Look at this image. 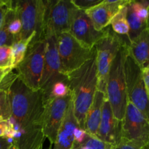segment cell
<instances>
[{"label":"cell","mask_w":149,"mask_h":149,"mask_svg":"<svg viewBox=\"0 0 149 149\" xmlns=\"http://www.w3.org/2000/svg\"><path fill=\"white\" fill-rule=\"evenodd\" d=\"M13 128V146L17 149H42L45 141L42 123L45 100L40 90L29 89L18 77L8 88Z\"/></svg>","instance_id":"6da1fadb"},{"label":"cell","mask_w":149,"mask_h":149,"mask_svg":"<svg viewBox=\"0 0 149 149\" xmlns=\"http://www.w3.org/2000/svg\"><path fill=\"white\" fill-rule=\"evenodd\" d=\"M66 77L75 118L79 127L84 130L86 116L97 90L96 52L90 61Z\"/></svg>","instance_id":"7a4b0ae2"},{"label":"cell","mask_w":149,"mask_h":149,"mask_svg":"<svg viewBox=\"0 0 149 149\" xmlns=\"http://www.w3.org/2000/svg\"><path fill=\"white\" fill-rule=\"evenodd\" d=\"M13 5L22 24L20 33L15 36V41L33 37L31 42L45 38V17L46 3L43 0L13 1ZM14 41V42H15Z\"/></svg>","instance_id":"3957f363"},{"label":"cell","mask_w":149,"mask_h":149,"mask_svg":"<svg viewBox=\"0 0 149 149\" xmlns=\"http://www.w3.org/2000/svg\"><path fill=\"white\" fill-rule=\"evenodd\" d=\"M127 46V45H123L116 54L112 63L106 84V97L110 103L113 116L119 121L124 119L128 102L124 68Z\"/></svg>","instance_id":"277c9868"},{"label":"cell","mask_w":149,"mask_h":149,"mask_svg":"<svg viewBox=\"0 0 149 149\" xmlns=\"http://www.w3.org/2000/svg\"><path fill=\"white\" fill-rule=\"evenodd\" d=\"M125 39L107 29V33L95 45L97 76V91L106 95V84L112 63L123 45H129Z\"/></svg>","instance_id":"5b68a950"},{"label":"cell","mask_w":149,"mask_h":149,"mask_svg":"<svg viewBox=\"0 0 149 149\" xmlns=\"http://www.w3.org/2000/svg\"><path fill=\"white\" fill-rule=\"evenodd\" d=\"M58 51L61 65V72L67 74L82 66L95 54L93 49L84 46L69 32H64L57 36Z\"/></svg>","instance_id":"8992f818"},{"label":"cell","mask_w":149,"mask_h":149,"mask_svg":"<svg viewBox=\"0 0 149 149\" xmlns=\"http://www.w3.org/2000/svg\"><path fill=\"white\" fill-rule=\"evenodd\" d=\"M46 39L31 42L23 61L15 69L18 78L33 91L39 90L45 63Z\"/></svg>","instance_id":"52a82bcc"},{"label":"cell","mask_w":149,"mask_h":149,"mask_svg":"<svg viewBox=\"0 0 149 149\" xmlns=\"http://www.w3.org/2000/svg\"><path fill=\"white\" fill-rule=\"evenodd\" d=\"M124 68L128 101L132 103L149 121V98L143 79L142 68L131 56L127 47Z\"/></svg>","instance_id":"ba28073f"},{"label":"cell","mask_w":149,"mask_h":149,"mask_svg":"<svg viewBox=\"0 0 149 149\" xmlns=\"http://www.w3.org/2000/svg\"><path fill=\"white\" fill-rule=\"evenodd\" d=\"M45 38L49 36H58L61 33L69 31L73 14L77 9L71 1H45Z\"/></svg>","instance_id":"9c48e42d"},{"label":"cell","mask_w":149,"mask_h":149,"mask_svg":"<svg viewBox=\"0 0 149 149\" xmlns=\"http://www.w3.org/2000/svg\"><path fill=\"white\" fill-rule=\"evenodd\" d=\"M46 39V49L45 63L39 90L43 95L45 102L49 99L52 87L57 81L67 79V77L61 72V65L58 51L56 36H49Z\"/></svg>","instance_id":"30bf717a"},{"label":"cell","mask_w":149,"mask_h":149,"mask_svg":"<svg viewBox=\"0 0 149 149\" xmlns=\"http://www.w3.org/2000/svg\"><path fill=\"white\" fill-rule=\"evenodd\" d=\"M122 136L142 148L149 142V121L129 101L122 121Z\"/></svg>","instance_id":"8fae6325"},{"label":"cell","mask_w":149,"mask_h":149,"mask_svg":"<svg viewBox=\"0 0 149 149\" xmlns=\"http://www.w3.org/2000/svg\"><path fill=\"white\" fill-rule=\"evenodd\" d=\"M71 101L70 93L65 97L49 98L45 102L42 128L44 137L49 140L50 146L56 141L58 131Z\"/></svg>","instance_id":"7c38bea8"},{"label":"cell","mask_w":149,"mask_h":149,"mask_svg":"<svg viewBox=\"0 0 149 149\" xmlns=\"http://www.w3.org/2000/svg\"><path fill=\"white\" fill-rule=\"evenodd\" d=\"M107 29L102 31H97L85 12L77 8L73 14L68 32L80 43L93 49L106 34Z\"/></svg>","instance_id":"4fadbf2b"},{"label":"cell","mask_w":149,"mask_h":149,"mask_svg":"<svg viewBox=\"0 0 149 149\" xmlns=\"http://www.w3.org/2000/svg\"><path fill=\"white\" fill-rule=\"evenodd\" d=\"M130 2L131 0H103L101 3L84 12L95 29L98 31H102L110 26L115 15Z\"/></svg>","instance_id":"5bb4252c"},{"label":"cell","mask_w":149,"mask_h":149,"mask_svg":"<svg viewBox=\"0 0 149 149\" xmlns=\"http://www.w3.org/2000/svg\"><path fill=\"white\" fill-rule=\"evenodd\" d=\"M97 138L107 144L115 146L122 140V121L113 116L107 97L102 108L101 119L97 132Z\"/></svg>","instance_id":"9a60e30c"},{"label":"cell","mask_w":149,"mask_h":149,"mask_svg":"<svg viewBox=\"0 0 149 149\" xmlns=\"http://www.w3.org/2000/svg\"><path fill=\"white\" fill-rule=\"evenodd\" d=\"M79 127L74 113L72 100L68 106L65 117L62 122L56 141L49 149H73L74 146V131Z\"/></svg>","instance_id":"2e32d148"},{"label":"cell","mask_w":149,"mask_h":149,"mask_svg":"<svg viewBox=\"0 0 149 149\" xmlns=\"http://www.w3.org/2000/svg\"><path fill=\"white\" fill-rule=\"evenodd\" d=\"M106 95L100 91L95 93L92 105L87 113L84 123V130L87 135L97 138V132L101 119L102 108Z\"/></svg>","instance_id":"e0dca14e"},{"label":"cell","mask_w":149,"mask_h":149,"mask_svg":"<svg viewBox=\"0 0 149 149\" xmlns=\"http://www.w3.org/2000/svg\"><path fill=\"white\" fill-rule=\"evenodd\" d=\"M131 56L141 68L149 65V29H146L127 46Z\"/></svg>","instance_id":"ac0fdd59"},{"label":"cell","mask_w":149,"mask_h":149,"mask_svg":"<svg viewBox=\"0 0 149 149\" xmlns=\"http://www.w3.org/2000/svg\"><path fill=\"white\" fill-rule=\"evenodd\" d=\"M16 77L17 74H15L13 70L6 76L0 85V118L5 120H8L11 116L8 88Z\"/></svg>","instance_id":"d6986e66"},{"label":"cell","mask_w":149,"mask_h":149,"mask_svg":"<svg viewBox=\"0 0 149 149\" xmlns=\"http://www.w3.org/2000/svg\"><path fill=\"white\" fill-rule=\"evenodd\" d=\"M130 3L127 5V19L130 28L129 33L127 36L129 42H132L135 38L138 37L141 32L146 29V23L143 22L136 15L131 7Z\"/></svg>","instance_id":"ffe728a7"},{"label":"cell","mask_w":149,"mask_h":149,"mask_svg":"<svg viewBox=\"0 0 149 149\" xmlns=\"http://www.w3.org/2000/svg\"><path fill=\"white\" fill-rule=\"evenodd\" d=\"M127 6L120 10L117 14L115 15L111 21L110 26H111L112 30L119 36H127L129 33L130 28L127 19Z\"/></svg>","instance_id":"44dd1931"},{"label":"cell","mask_w":149,"mask_h":149,"mask_svg":"<svg viewBox=\"0 0 149 149\" xmlns=\"http://www.w3.org/2000/svg\"><path fill=\"white\" fill-rule=\"evenodd\" d=\"M33 38L31 37L23 40L15 41L13 42L11 46L13 58V69H15L23 60L27 52L29 45L33 41Z\"/></svg>","instance_id":"7402d4cb"},{"label":"cell","mask_w":149,"mask_h":149,"mask_svg":"<svg viewBox=\"0 0 149 149\" xmlns=\"http://www.w3.org/2000/svg\"><path fill=\"white\" fill-rule=\"evenodd\" d=\"M134 13L144 23H146L148 17L149 1H132L130 3Z\"/></svg>","instance_id":"603a6c76"},{"label":"cell","mask_w":149,"mask_h":149,"mask_svg":"<svg viewBox=\"0 0 149 149\" xmlns=\"http://www.w3.org/2000/svg\"><path fill=\"white\" fill-rule=\"evenodd\" d=\"M70 94L67 79L57 81L53 84L50 90L49 98L53 97H62Z\"/></svg>","instance_id":"cb8c5ba5"},{"label":"cell","mask_w":149,"mask_h":149,"mask_svg":"<svg viewBox=\"0 0 149 149\" xmlns=\"http://www.w3.org/2000/svg\"><path fill=\"white\" fill-rule=\"evenodd\" d=\"M13 58L11 46L0 47V68H13Z\"/></svg>","instance_id":"d4e9b609"},{"label":"cell","mask_w":149,"mask_h":149,"mask_svg":"<svg viewBox=\"0 0 149 149\" xmlns=\"http://www.w3.org/2000/svg\"><path fill=\"white\" fill-rule=\"evenodd\" d=\"M8 21L9 17L8 13H7L2 25L0 27V47L12 46V45H13L15 41V36L10 34L8 32V30H7Z\"/></svg>","instance_id":"484cf974"},{"label":"cell","mask_w":149,"mask_h":149,"mask_svg":"<svg viewBox=\"0 0 149 149\" xmlns=\"http://www.w3.org/2000/svg\"><path fill=\"white\" fill-rule=\"evenodd\" d=\"M80 146L87 147L88 149H112L113 148V145L106 143L98 138H94L89 135H87L85 141Z\"/></svg>","instance_id":"4316f807"},{"label":"cell","mask_w":149,"mask_h":149,"mask_svg":"<svg viewBox=\"0 0 149 149\" xmlns=\"http://www.w3.org/2000/svg\"><path fill=\"white\" fill-rule=\"evenodd\" d=\"M102 1L103 0H71V2L78 10L83 11H86L97 5Z\"/></svg>","instance_id":"83f0119b"},{"label":"cell","mask_w":149,"mask_h":149,"mask_svg":"<svg viewBox=\"0 0 149 149\" xmlns=\"http://www.w3.org/2000/svg\"><path fill=\"white\" fill-rule=\"evenodd\" d=\"M87 136V133L84 130L81 129L77 127L74 131V147L80 146L84 141Z\"/></svg>","instance_id":"f1b7e54d"},{"label":"cell","mask_w":149,"mask_h":149,"mask_svg":"<svg viewBox=\"0 0 149 149\" xmlns=\"http://www.w3.org/2000/svg\"><path fill=\"white\" fill-rule=\"evenodd\" d=\"M112 149H143L142 148L137 146L134 145L132 143H130L128 141H125V139L122 138L119 143L116 145L113 146Z\"/></svg>","instance_id":"f546056e"},{"label":"cell","mask_w":149,"mask_h":149,"mask_svg":"<svg viewBox=\"0 0 149 149\" xmlns=\"http://www.w3.org/2000/svg\"><path fill=\"white\" fill-rule=\"evenodd\" d=\"M142 73L146 91L149 98V65L142 68Z\"/></svg>","instance_id":"4dcf8cb0"},{"label":"cell","mask_w":149,"mask_h":149,"mask_svg":"<svg viewBox=\"0 0 149 149\" xmlns=\"http://www.w3.org/2000/svg\"><path fill=\"white\" fill-rule=\"evenodd\" d=\"M10 5H11V1H7L5 4L0 6V27L4 22L6 15L10 10Z\"/></svg>","instance_id":"1f68e13d"},{"label":"cell","mask_w":149,"mask_h":149,"mask_svg":"<svg viewBox=\"0 0 149 149\" xmlns=\"http://www.w3.org/2000/svg\"><path fill=\"white\" fill-rule=\"evenodd\" d=\"M9 122L8 120L0 118V138L1 137H5L7 134V130L9 129Z\"/></svg>","instance_id":"d6a6232c"},{"label":"cell","mask_w":149,"mask_h":149,"mask_svg":"<svg viewBox=\"0 0 149 149\" xmlns=\"http://www.w3.org/2000/svg\"><path fill=\"white\" fill-rule=\"evenodd\" d=\"M13 145V141L5 137L0 138V149H9Z\"/></svg>","instance_id":"836d02e7"},{"label":"cell","mask_w":149,"mask_h":149,"mask_svg":"<svg viewBox=\"0 0 149 149\" xmlns=\"http://www.w3.org/2000/svg\"><path fill=\"white\" fill-rule=\"evenodd\" d=\"M13 70V68H0V82Z\"/></svg>","instance_id":"e575fe53"},{"label":"cell","mask_w":149,"mask_h":149,"mask_svg":"<svg viewBox=\"0 0 149 149\" xmlns=\"http://www.w3.org/2000/svg\"><path fill=\"white\" fill-rule=\"evenodd\" d=\"M74 149H88L87 148V147L85 146H78V147H75V148H74Z\"/></svg>","instance_id":"d590c367"},{"label":"cell","mask_w":149,"mask_h":149,"mask_svg":"<svg viewBox=\"0 0 149 149\" xmlns=\"http://www.w3.org/2000/svg\"><path fill=\"white\" fill-rule=\"evenodd\" d=\"M146 29H149V7H148V17L146 21Z\"/></svg>","instance_id":"8d00e7d4"},{"label":"cell","mask_w":149,"mask_h":149,"mask_svg":"<svg viewBox=\"0 0 149 149\" xmlns=\"http://www.w3.org/2000/svg\"><path fill=\"white\" fill-rule=\"evenodd\" d=\"M7 2V1H4V0H0V6L4 5V4H5Z\"/></svg>","instance_id":"74e56055"},{"label":"cell","mask_w":149,"mask_h":149,"mask_svg":"<svg viewBox=\"0 0 149 149\" xmlns=\"http://www.w3.org/2000/svg\"><path fill=\"white\" fill-rule=\"evenodd\" d=\"M143 149H149V142L143 148Z\"/></svg>","instance_id":"f35d334b"},{"label":"cell","mask_w":149,"mask_h":149,"mask_svg":"<svg viewBox=\"0 0 149 149\" xmlns=\"http://www.w3.org/2000/svg\"><path fill=\"white\" fill-rule=\"evenodd\" d=\"M9 149H17V148H16V147L15 146H12L11 147H10V148H9Z\"/></svg>","instance_id":"ab89813d"},{"label":"cell","mask_w":149,"mask_h":149,"mask_svg":"<svg viewBox=\"0 0 149 149\" xmlns=\"http://www.w3.org/2000/svg\"><path fill=\"white\" fill-rule=\"evenodd\" d=\"M4 78H5V77H4ZM4 79H3L1 80V82H0V85H1V83H2V81H3V80H4Z\"/></svg>","instance_id":"60d3db41"},{"label":"cell","mask_w":149,"mask_h":149,"mask_svg":"<svg viewBox=\"0 0 149 149\" xmlns=\"http://www.w3.org/2000/svg\"><path fill=\"white\" fill-rule=\"evenodd\" d=\"M73 149H74V148H73Z\"/></svg>","instance_id":"b9f144b4"}]
</instances>
